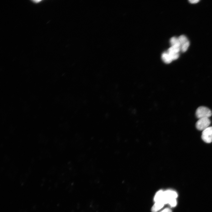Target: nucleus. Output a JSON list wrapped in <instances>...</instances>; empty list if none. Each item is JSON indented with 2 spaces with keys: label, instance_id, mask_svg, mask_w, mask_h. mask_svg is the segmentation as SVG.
<instances>
[{
  "label": "nucleus",
  "instance_id": "1",
  "mask_svg": "<svg viewBox=\"0 0 212 212\" xmlns=\"http://www.w3.org/2000/svg\"><path fill=\"white\" fill-rule=\"evenodd\" d=\"M196 117L199 118H208L212 115L211 111L208 108L201 106L198 107L196 111Z\"/></svg>",
  "mask_w": 212,
  "mask_h": 212
},
{
  "label": "nucleus",
  "instance_id": "2",
  "mask_svg": "<svg viewBox=\"0 0 212 212\" xmlns=\"http://www.w3.org/2000/svg\"><path fill=\"white\" fill-rule=\"evenodd\" d=\"M211 121L208 118H201L196 122V127L198 130L203 131L208 127Z\"/></svg>",
  "mask_w": 212,
  "mask_h": 212
},
{
  "label": "nucleus",
  "instance_id": "3",
  "mask_svg": "<svg viewBox=\"0 0 212 212\" xmlns=\"http://www.w3.org/2000/svg\"><path fill=\"white\" fill-rule=\"evenodd\" d=\"M201 138L204 142L207 143L212 142V126L209 127L203 131Z\"/></svg>",
  "mask_w": 212,
  "mask_h": 212
},
{
  "label": "nucleus",
  "instance_id": "4",
  "mask_svg": "<svg viewBox=\"0 0 212 212\" xmlns=\"http://www.w3.org/2000/svg\"><path fill=\"white\" fill-rule=\"evenodd\" d=\"M178 196L177 193L172 190H167L164 191V198L163 200L166 203H168L170 199L176 198Z\"/></svg>",
  "mask_w": 212,
  "mask_h": 212
},
{
  "label": "nucleus",
  "instance_id": "5",
  "mask_svg": "<svg viewBox=\"0 0 212 212\" xmlns=\"http://www.w3.org/2000/svg\"><path fill=\"white\" fill-rule=\"evenodd\" d=\"M163 198L164 191L161 190H159L155 194L154 197V201L155 202L159 201L162 202Z\"/></svg>",
  "mask_w": 212,
  "mask_h": 212
},
{
  "label": "nucleus",
  "instance_id": "6",
  "mask_svg": "<svg viewBox=\"0 0 212 212\" xmlns=\"http://www.w3.org/2000/svg\"><path fill=\"white\" fill-rule=\"evenodd\" d=\"M164 204L161 201L155 202L152 208V212H157L163 207Z\"/></svg>",
  "mask_w": 212,
  "mask_h": 212
},
{
  "label": "nucleus",
  "instance_id": "7",
  "mask_svg": "<svg viewBox=\"0 0 212 212\" xmlns=\"http://www.w3.org/2000/svg\"><path fill=\"white\" fill-rule=\"evenodd\" d=\"M162 59L163 61L166 64H169L173 61L170 56L167 52L163 53L161 56Z\"/></svg>",
  "mask_w": 212,
  "mask_h": 212
},
{
  "label": "nucleus",
  "instance_id": "8",
  "mask_svg": "<svg viewBox=\"0 0 212 212\" xmlns=\"http://www.w3.org/2000/svg\"><path fill=\"white\" fill-rule=\"evenodd\" d=\"M170 43L171 46H175L180 47V44L178 38L175 37H172L170 39Z\"/></svg>",
  "mask_w": 212,
  "mask_h": 212
},
{
  "label": "nucleus",
  "instance_id": "9",
  "mask_svg": "<svg viewBox=\"0 0 212 212\" xmlns=\"http://www.w3.org/2000/svg\"><path fill=\"white\" fill-rule=\"evenodd\" d=\"M178 39L180 44V47L181 46L189 41L186 37L183 35L180 36Z\"/></svg>",
  "mask_w": 212,
  "mask_h": 212
},
{
  "label": "nucleus",
  "instance_id": "10",
  "mask_svg": "<svg viewBox=\"0 0 212 212\" xmlns=\"http://www.w3.org/2000/svg\"><path fill=\"white\" fill-rule=\"evenodd\" d=\"M168 203L172 207H175L177 204V201L176 198H172L170 199L168 201Z\"/></svg>",
  "mask_w": 212,
  "mask_h": 212
},
{
  "label": "nucleus",
  "instance_id": "11",
  "mask_svg": "<svg viewBox=\"0 0 212 212\" xmlns=\"http://www.w3.org/2000/svg\"><path fill=\"white\" fill-rule=\"evenodd\" d=\"M160 212H172V211L169 208H166Z\"/></svg>",
  "mask_w": 212,
  "mask_h": 212
},
{
  "label": "nucleus",
  "instance_id": "12",
  "mask_svg": "<svg viewBox=\"0 0 212 212\" xmlns=\"http://www.w3.org/2000/svg\"><path fill=\"white\" fill-rule=\"evenodd\" d=\"M189 2L191 4H196L198 2L199 0H190L189 1Z\"/></svg>",
  "mask_w": 212,
  "mask_h": 212
},
{
  "label": "nucleus",
  "instance_id": "13",
  "mask_svg": "<svg viewBox=\"0 0 212 212\" xmlns=\"http://www.w3.org/2000/svg\"><path fill=\"white\" fill-rule=\"evenodd\" d=\"M40 1H39V0H38V1L36 0V1H33L34 2H36V1H37V2H38Z\"/></svg>",
  "mask_w": 212,
  "mask_h": 212
}]
</instances>
